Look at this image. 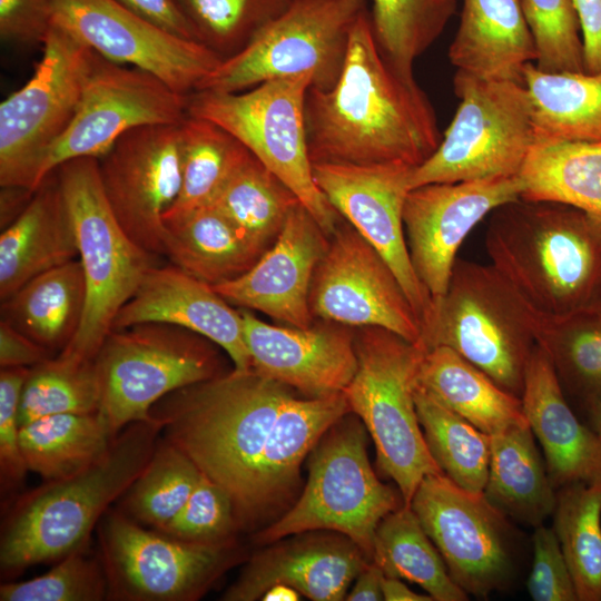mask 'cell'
I'll return each mask as SVG.
<instances>
[{
    "label": "cell",
    "mask_w": 601,
    "mask_h": 601,
    "mask_svg": "<svg viewBox=\"0 0 601 601\" xmlns=\"http://www.w3.org/2000/svg\"><path fill=\"white\" fill-rule=\"evenodd\" d=\"M355 349L357 368L345 397L373 439L381 470L410 506L422 480L442 473L427 449L415 405L425 349L380 327H366Z\"/></svg>",
    "instance_id": "ba28073f"
},
{
    "label": "cell",
    "mask_w": 601,
    "mask_h": 601,
    "mask_svg": "<svg viewBox=\"0 0 601 601\" xmlns=\"http://www.w3.org/2000/svg\"><path fill=\"white\" fill-rule=\"evenodd\" d=\"M160 435L154 417L131 423L88 467L20 494L1 526L2 575L12 578L87 549L93 529L142 472Z\"/></svg>",
    "instance_id": "277c9868"
},
{
    "label": "cell",
    "mask_w": 601,
    "mask_h": 601,
    "mask_svg": "<svg viewBox=\"0 0 601 601\" xmlns=\"http://www.w3.org/2000/svg\"><path fill=\"white\" fill-rule=\"evenodd\" d=\"M415 405L427 449L442 473L464 490L483 492L489 474L490 435L418 384Z\"/></svg>",
    "instance_id": "60d3db41"
},
{
    "label": "cell",
    "mask_w": 601,
    "mask_h": 601,
    "mask_svg": "<svg viewBox=\"0 0 601 601\" xmlns=\"http://www.w3.org/2000/svg\"><path fill=\"white\" fill-rule=\"evenodd\" d=\"M0 220L1 229L11 224L27 207L33 193L22 187H1Z\"/></svg>",
    "instance_id": "680465c9"
},
{
    "label": "cell",
    "mask_w": 601,
    "mask_h": 601,
    "mask_svg": "<svg viewBox=\"0 0 601 601\" xmlns=\"http://www.w3.org/2000/svg\"><path fill=\"white\" fill-rule=\"evenodd\" d=\"M237 525L228 493L204 473L178 514L161 531L190 542L220 543L230 539Z\"/></svg>",
    "instance_id": "681fc988"
},
{
    "label": "cell",
    "mask_w": 601,
    "mask_h": 601,
    "mask_svg": "<svg viewBox=\"0 0 601 601\" xmlns=\"http://www.w3.org/2000/svg\"><path fill=\"white\" fill-rule=\"evenodd\" d=\"M77 258L75 228L53 170L23 211L1 229V302L33 277Z\"/></svg>",
    "instance_id": "4316f807"
},
{
    "label": "cell",
    "mask_w": 601,
    "mask_h": 601,
    "mask_svg": "<svg viewBox=\"0 0 601 601\" xmlns=\"http://www.w3.org/2000/svg\"><path fill=\"white\" fill-rule=\"evenodd\" d=\"M130 11L184 39L198 41L197 33L178 0H116ZM201 43V42H200Z\"/></svg>",
    "instance_id": "db71d44e"
},
{
    "label": "cell",
    "mask_w": 601,
    "mask_h": 601,
    "mask_svg": "<svg viewBox=\"0 0 601 601\" xmlns=\"http://www.w3.org/2000/svg\"><path fill=\"white\" fill-rule=\"evenodd\" d=\"M383 598L386 601H432L426 593L421 594L411 590L398 578L385 577L383 581Z\"/></svg>",
    "instance_id": "91938a15"
},
{
    "label": "cell",
    "mask_w": 601,
    "mask_h": 601,
    "mask_svg": "<svg viewBox=\"0 0 601 601\" xmlns=\"http://www.w3.org/2000/svg\"><path fill=\"white\" fill-rule=\"evenodd\" d=\"M520 176L434 183L408 191L403 224L414 272L432 300L449 286L457 250L471 230L500 206L521 198Z\"/></svg>",
    "instance_id": "44dd1931"
},
{
    "label": "cell",
    "mask_w": 601,
    "mask_h": 601,
    "mask_svg": "<svg viewBox=\"0 0 601 601\" xmlns=\"http://www.w3.org/2000/svg\"><path fill=\"white\" fill-rule=\"evenodd\" d=\"M300 599V593L295 590L294 588L277 583L272 585L266 592L263 594L260 600L265 601H296Z\"/></svg>",
    "instance_id": "94428289"
},
{
    "label": "cell",
    "mask_w": 601,
    "mask_h": 601,
    "mask_svg": "<svg viewBox=\"0 0 601 601\" xmlns=\"http://www.w3.org/2000/svg\"><path fill=\"white\" fill-rule=\"evenodd\" d=\"M343 418L314 449L300 497L279 520L257 534L258 543L270 544L290 534L329 530L349 539L372 560L380 522L404 503L371 467L363 425Z\"/></svg>",
    "instance_id": "30bf717a"
},
{
    "label": "cell",
    "mask_w": 601,
    "mask_h": 601,
    "mask_svg": "<svg viewBox=\"0 0 601 601\" xmlns=\"http://www.w3.org/2000/svg\"><path fill=\"white\" fill-rule=\"evenodd\" d=\"M456 11V0H373L371 23L388 63L414 79V61L443 32Z\"/></svg>",
    "instance_id": "7bdbcfd3"
},
{
    "label": "cell",
    "mask_w": 601,
    "mask_h": 601,
    "mask_svg": "<svg viewBox=\"0 0 601 601\" xmlns=\"http://www.w3.org/2000/svg\"><path fill=\"white\" fill-rule=\"evenodd\" d=\"M53 26V0H0L1 39L43 45Z\"/></svg>",
    "instance_id": "f5cc1de1"
},
{
    "label": "cell",
    "mask_w": 601,
    "mask_h": 601,
    "mask_svg": "<svg viewBox=\"0 0 601 601\" xmlns=\"http://www.w3.org/2000/svg\"><path fill=\"white\" fill-rule=\"evenodd\" d=\"M86 303V279L77 258L33 277L2 300L1 319L53 355L76 336Z\"/></svg>",
    "instance_id": "f546056e"
},
{
    "label": "cell",
    "mask_w": 601,
    "mask_h": 601,
    "mask_svg": "<svg viewBox=\"0 0 601 601\" xmlns=\"http://www.w3.org/2000/svg\"><path fill=\"white\" fill-rule=\"evenodd\" d=\"M165 228V256L210 285L243 275L264 253L213 206L166 221Z\"/></svg>",
    "instance_id": "d6a6232c"
},
{
    "label": "cell",
    "mask_w": 601,
    "mask_h": 601,
    "mask_svg": "<svg viewBox=\"0 0 601 601\" xmlns=\"http://www.w3.org/2000/svg\"><path fill=\"white\" fill-rule=\"evenodd\" d=\"M305 121L313 164L417 167L442 140L426 93L385 59L367 11L352 30L336 83L327 90L308 89Z\"/></svg>",
    "instance_id": "6da1fadb"
},
{
    "label": "cell",
    "mask_w": 601,
    "mask_h": 601,
    "mask_svg": "<svg viewBox=\"0 0 601 601\" xmlns=\"http://www.w3.org/2000/svg\"><path fill=\"white\" fill-rule=\"evenodd\" d=\"M287 386L253 368L177 390L150 411L165 439L230 496L237 523L253 519L258 467Z\"/></svg>",
    "instance_id": "7a4b0ae2"
},
{
    "label": "cell",
    "mask_w": 601,
    "mask_h": 601,
    "mask_svg": "<svg viewBox=\"0 0 601 601\" xmlns=\"http://www.w3.org/2000/svg\"><path fill=\"white\" fill-rule=\"evenodd\" d=\"M535 339L588 410L601 402V297L565 314L535 315Z\"/></svg>",
    "instance_id": "d590c367"
},
{
    "label": "cell",
    "mask_w": 601,
    "mask_h": 601,
    "mask_svg": "<svg viewBox=\"0 0 601 601\" xmlns=\"http://www.w3.org/2000/svg\"><path fill=\"white\" fill-rule=\"evenodd\" d=\"M582 33L584 70L601 75V0H573Z\"/></svg>",
    "instance_id": "9f6ffc18"
},
{
    "label": "cell",
    "mask_w": 601,
    "mask_h": 601,
    "mask_svg": "<svg viewBox=\"0 0 601 601\" xmlns=\"http://www.w3.org/2000/svg\"><path fill=\"white\" fill-rule=\"evenodd\" d=\"M349 411L344 392L286 400L258 467L253 519L292 486L306 454Z\"/></svg>",
    "instance_id": "1f68e13d"
},
{
    "label": "cell",
    "mask_w": 601,
    "mask_h": 601,
    "mask_svg": "<svg viewBox=\"0 0 601 601\" xmlns=\"http://www.w3.org/2000/svg\"><path fill=\"white\" fill-rule=\"evenodd\" d=\"M98 164L104 194L124 230L146 252L165 255L164 215L181 185L180 124L132 128Z\"/></svg>",
    "instance_id": "ac0fdd59"
},
{
    "label": "cell",
    "mask_w": 601,
    "mask_h": 601,
    "mask_svg": "<svg viewBox=\"0 0 601 601\" xmlns=\"http://www.w3.org/2000/svg\"><path fill=\"white\" fill-rule=\"evenodd\" d=\"M55 171L75 228L87 286L82 323L60 353L95 359L118 312L157 265V256L139 247L117 220L101 187L98 158L70 159Z\"/></svg>",
    "instance_id": "52a82bcc"
},
{
    "label": "cell",
    "mask_w": 601,
    "mask_h": 601,
    "mask_svg": "<svg viewBox=\"0 0 601 601\" xmlns=\"http://www.w3.org/2000/svg\"><path fill=\"white\" fill-rule=\"evenodd\" d=\"M521 401L554 487L601 482V436L575 416L552 363L538 344L526 366Z\"/></svg>",
    "instance_id": "484cf974"
},
{
    "label": "cell",
    "mask_w": 601,
    "mask_h": 601,
    "mask_svg": "<svg viewBox=\"0 0 601 601\" xmlns=\"http://www.w3.org/2000/svg\"><path fill=\"white\" fill-rule=\"evenodd\" d=\"M180 135L181 185L164 225L210 205L247 149L217 125L188 115L180 122Z\"/></svg>",
    "instance_id": "ab89813d"
},
{
    "label": "cell",
    "mask_w": 601,
    "mask_h": 601,
    "mask_svg": "<svg viewBox=\"0 0 601 601\" xmlns=\"http://www.w3.org/2000/svg\"><path fill=\"white\" fill-rule=\"evenodd\" d=\"M252 368L308 397L342 393L353 380L357 355L342 329L279 327L240 311Z\"/></svg>",
    "instance_id": "cb8c5ba5"
},
{
    "label": "cell",
    "mask_w": 601,
    "mask_h": 601,
    "mask_svg": "<svg viewBox=\"0 0 601 601\" xmlns=\"http://www.w3.org/2000/svg\"><path fill=\"white\" fill-rule=\"evenodd\" d=\"M591 428L601 436V402L589 410Z\"/></svg>",
    "instance_id": "6125c7cd"
},
{
    "label": "cell",
    "mask_w": 601,
    "mask_h": 601,
    "mask_svg": "<svg viewBox=\"0 0 601 601\" xmlns=\"http://www.w3.org/2000/svg\"><path fill=\"white\" fill-rule=\"evenodd\" d=\"M414 168L402 162L313 164L318 188L336 211L384 257L423 327L433 300L412 266L403 224V208Z\"/></svg>",
    "instance_id": "ffe728a7"
},
{
    "label": "cell",
    "mask_w": 601,
    "mask_h": 601,
    "mask_svg": "<svg viewBox=\"0 0 601 601\" xmlns=\"http://www.w3.org/2000/svg\"><path fill=\"white\" fill-rule=\"evenodd\" d=\"M200 335L166 323L111 329L95 358L100 412L115 435L150 420L166 395L217 377L218 359Z\"/></svg>",
    "instance_id": "7c38bea8"
},
{
    "label": "cell",
    "mask_w": 601,
    "mask_h": 601,
    "mask_svg": "<svg viewBox=\"0 0 601 601\" xmlns=\"http://www.w3.org/2000/svg\"><path fill=\"white\" fill-rule=\"evenodd\" d=\"M327 246L326 233L299 203L247 272L213 287L231 305L259 311L293 327H311V286Z\"/></svg>",
    "instance_id": "7402d4cb"
},
{
    "label": "cell",
    "mask_w": 601,
    "mask_h": 601,
    "mask_svg": "<svg viewBox=\"0 0 601 601\" xmlns=\"http://www.w3.org/2000/svg\"><path fill=\"white\" fill-rule=\"evenodd\" d=\"M521 1L538 51L536 68L546 72H585L573 0Z\"/></svg>",
    "instance_id": "c3c4849f"
},
{
    "label": "cell",
    "mask_w": 601,
    "mask_h": 601,
    "mask_svg": "<svg viewBox=\"0 0 601 601\" xmlns=\"http://www.w3.org/2000/svg\"><path fill=\"white\" fill-rule=\"evenodd\" d=\"M100 411L95 359L57 354L30 368L20 407V426L43 416Z\"/></svg>",
    "instance_id": "f6af8a7d"
},
{
    "label": "cell",
    "mask_w": 601,
    "mask_h": 601,
    "mask_svg": "<svg viewBox=\"0 0 601 601\" xmlns=\"http://www.w3.org/2000/svg\"><path fill=\"white\" fill-rule=\"evenodd\" d=\"M535 315L492 265L457 258L445 294L433 302L421 347L446 346L521 397L536 346Z\"/></svg>",
    "instance_id": "5b68a950"
},
{
    "label": "cell",
    "mask_w": 601,
    "mask_h": 601,
    "mask_svg": "<svg viewBox=\"0 0 601 601\" xmlns=\"http://www.w3.org/2000/svg\"><path fill=\"white\" fill-rule=\"evenodd\" d=\"M367 560L347 538L278 544L255 554L223 600H260L272 585L283 583L314 601H339Z\"/></svg>",
    "instance_id": "d4e9b609"
},
{
    "label": "cell",
    "mask_w": 601,
    "mask_h": 601,
    "mask_svg": "<svg viewBox=\"0 0 601 601\" xmlns=\"http://www.w3.org/2000/svg\"><path fill=\"white\" fill-rule=\"evenodd\" d=\"M449 58L475 77L523 85L524 66L536 61L538 51L522 1L464 0Z\"/></svg>",
    "instance_id": "83f0119b"
},
{
    "label": "cell",
    "mask_w": 601,
    "mask_h": 601,
    "mask_svg": "<svg viewBox=\"0 0 601 601\" xmlns=\"http://www.w3.org/2000/svg\"><path fill=\"white\" fill-rule=\"evenodd\" d=\"M372 561L385 577L416 583L435 601L469 600L411 506L403 504L380 522Z\"/></svg>",
    "instance_id": "74e56055"
},
{
    "label": "cell",
    "mask_w": 601,
    "mask_h": 601,
    "mask_svg": "<svg viewBox=\"0 0 601 601\" xmlns=\"http://www.w3.org/2000/svg\"><path fill=\"white\" fill-rule=\"evenodd\" d=\"M187 99L152 73L96 53L75 116L42 161L38 187L70 159L100 158L132 128L180 124Z\"/></svg>",
    "instance_id": "2e32d148"
},
{
    "label": "cell",
    "mask_w": 601,
    "mask_h": 601,
    "mask_svg": "<svg viewBox=\"0 0 601 601\" xmlns=\"http://www.w3.org/2000/svg\"><path fill=\"white\" fill-rule=\"evenodd\" d=\"M552 516L578 600L601 601V482L559 487Z\"/></svg>",
    "instance_id": "b9f144b4"
},
{
    "label": "cell",
    "mask_w": 601,
    "mask_h": 601,
    "mask_svg": "<svg viewBox=\"0 0 601 601\" xmlns=\"http://www.w3.org/2000/svg\"><path fill=\"white\" fill-rule=\"evenodd\" d=\"M117 435L100 411L56 414L20 426V446L28 471L51 481L95 463Z\"/></svg>",
    "instance_id": "e575fe53"
},
{
    "label": "cell",
    "mask_w": 601,
    "mask_h": 601,
    "mask_svg": "<svg viewBox=\"0 0 601 601\" xmlns=\"http://www.w3.org/2000/svg\"><path fill=\"white\" fill-rule=\"evenodd\" d=\"M417 384L487 435L528 423L521 397L446 346L425 351Z\"/></svg>",
    "instance_id": "4dcf8cb0"
},
{
    "label": "cell",
    "mask_w": 601,
    "mask_h": 601,
    "mask_svg": "<svg viewBox=\"0 0 601 601\" xmlns=\"http://www.w3.org/2000/svg\"><path fill=\"white\" fill-rule=\"evenodd\" d=\"M53 355L31 338L0 321V365L4 367H33Z\"/></svg>",
    "instance_id": "11a10c76"
},
{
    "label": "cell",
    "mask_w": 601,
    "mask_h": 601,
    "mask_svg": "<svg viewBox=\"0 0 601 601\" xmlns=\"http://www.w3.org/2000/svg\"><path fill=\"white\" fill-rule=\"evenodd\" d=\"M366 11V0H292L240 51L223 59L198 90L238 92L304 73L312 76V88L331 89Z\"/></svg>",
    "instance_id": "8fae6325"
},
{
    "label": "cell",
    "mask_w": 601,
    "mask_h": 601,
    "mask_svg": "<svg viewBox=\"0 0 601 601\" xmlns=\"http://www.w3.org/2000/svg\"><path fill=\"white\" fill-rule=\"evenodd\" d=\"M53 23L99 56L148 71L183 95L198 90L223 60L116 0H53Z\"/></svg>",
    "instance_id": "e0dca14e"
},
{
    "label": "cell",
    "mask_w": 601,
    "mask_h": 601,
    "mask_svg": "<svg viewBox=\"0 0 601 601\" xmlns=\"http://www.w3.org/2000/svg\"><path fill=\"white\" fill-rule=\"evenodd\" d=\"M96 52L53 23L32 77L0 104V186L35 191L50 147L71 122Z\"/></svg>",
    "instance_id": "4fadbf2b"
},
{
    "label": "cell",
    "mask_w": 601,
    "mask_h": 601,
    "mask_svg": "<svg viewBox=\"0 0 601 601\" xmlns=\"http://www.w3.org/2000/svg\"><path fill=\"white\" fill-rule=\"evenodd\" d=\"M519 176L522 198L565 203L601 220V141H536Z\"/></svg>",
    "instance_id": "8d00e7d4"
},
{
    "label": "cell",
    "mask_w": 601,
    "mask_h": 601,
    "mask_svg": "<svg viewBox=\"0 0 601 601\" xmlns=\"http://www.w3.org/2000/svg\"><path fill=\"white\" fill-rule=\"evenodd\" d=\"M534 601H575L574 582L553 528H534L532 563L526 581Z\"/></svg>",
    "instance_id": "816d5d0a"
},
{
    "label": "cell",
    "mask_w": 601,
    "mask_h": 601,
    "mask_svg": "<svg viewBox=\"0 0 601 601\" xmlns=\"http://www.w3.org/2000/svg\"><path fill=\"white\" fill-rule=\"evenodd\" d=\"M200 474L184 451L160 437L149 462L121 496L118 509L145 526L161 530L185 505Z\"/></svg>",
    "instance_id": "ee69618b"
},
{
    "label": "cell",
    "mask_w": 601,
    "mask_h": 601,
    "mask_svg": "<svg viewBox=\"0 0 601 601\" xmlns=\"http://www.w3.org/2000/svg\"><path fill=\"white\" fill-rule=\"evenodd\" d=\"M385 574L382 569L372 561L359 572L355 583L347 592L345 600L348 601H380L383 598V581Z\"/></svg>",
    "instance_id": "6f0895ef"
},
{
    "label": "cell",
    "mask_w": 601,
    "mask_h": 601,
    "mask_svg": "<svg viewBox=\"0 0 601 601\" xmlns=\"http://www.w3.org/2000/svg\"><path fill=\"white\" fill-rule=\"evenodd\" d=\"M97 528L107 600H195L231 561L229 541L176 539L147 529L118 508H110Z\"/></svg>",
    "instance_id": "5bb4252c"
},
{
    "label": "cell",
    "mask_w": 601,
    "mask_h": 601,
    "mask_svg": "<svg viewBox=\"0 0 601 601\" xmlns=\"http://www.w3.org/2000/svg\"><path fill=\"white\" fill-rule=\"evenodd\" d=\"M312 81L304 73L267 80L246 91L196 90L188 95L187 115L236 138L332 235L341 215L318 188L308 152L305 101Z\"/></svg>",
    "instance_id": "8992f818"
},
{
    "label": "cell",
    "mask_w": 601,
    "mask_h": 601,
    "mask_svg": "<svg viewBox=\"0 0 601 601\" xmlns=\"http://www.w3.org/2000/svg\"><path fill=\"white\" fill-rule=\"evenodd\" d=\"M108 598V582L99 554L87 549L68 554L47 573L27 581H7L0 587L1 601H101Z\"/></svg>",
    "instance_id": "7dc6e473"
},
{
    "label": "cell",
    "mask_w": 601,
    "mask_h": 601,
    "mask_svg": "<svg viewBox=\"0 0 601 601\" xmlns=\"http://www.w3.org/2000/svg\"><path fill=\"white\" fill-rule=\"evenodd\" d=\"M491 265L538 314L569 313L601 297V220L572 205L519 198L492 211Z\"/></svg>",
    "instance_id": "3957f363"
},
{
    "label": "cell",
    "mask_w": 601,
    "mask_h": 601,
    "mask_svg": "<svg viewBox=\"0 0 601 601\" xmlns=\"http://www.w3.org/2000/svg\"><path fill=\"white\" fill-rule=\"evenodd\" d=\"M485 497L508 518L538 526L552 516L556 489L552 484L529 423L490 435Z\"/></svg>",
    "instance_id": "f1b7e54d"
},
{
    "label": "cell",
    "mask_w": 601,
    "mask_h": 601,
    "mask_svg": "<svg viewBox=\"0 0 601 601\" xmlns=\"http://www.w3.org/2000/svg\"><path fill=\"white\" fill-rule=\"evenodd\" d=\"M455 116L436 150L410 178V188L520 175L536 142L524 85L457 70Z\"/></svg>",
    "instance_id": "9c48e42d"
},
{
    "label": "cell",
    "mask_w": 601,
    "mask_h": 601,
    "mask_svg": "<svg viewBox=\"0 0 601 601\" xmlns=\"http://www.w3.org/2000/svg\"><path fill=\"white\" fill-rule=\"evenodd\" d=\"M334 235L314 273L312 314L384 328L421 346L422 322L384 257L353 227Z\"/></svg>",
    "instance_id": "d6986e66"
},
{
    "label": "cell",
    "mask_w": 601,
    "mask_h": 601,
    "mask_svg": "<svg viewBox=\"0 0 601 601\" xmlns=\"http://www.w3.org/2000/svg\"><path fill=\"white\" fill-rule=\"evenodd\" d=\"M297 204L293 191L246 149L208 206L265 252Z\"/></svg>",
    "instance_id": "f35d334b"
},
{
    "label": "cell",
    "mask_w": 601,
    "mask_h": 601,
    "mask_svg": "<svg viewBox=\"0 0 601 601\" xmlns=\"http://www.w3.org/2000/svg\"><path fill=\"white\" fill-rule=\"evenodd\" d=\"M199 42L226 59L240 51L292 0H178Z\"/></svg>",
    "instance_id": "bcb514c9"
},
{
    "label": "cell",
    "mask_w": 601,
    "mask_h": 601,
    "mask_svg": "<svg viewBox=\"0 0 601 601\" xmlns=\"http://www.w3.org/2000/svg\"><path fill=\"white\" fill-rule=\"evenodd\" d=\"M213 285L171 264L155 265L118 312L111 329L166 323L191 331L223 348L236 371L252 370L240 311Z\"/></svg>",
    "instance_id": "603a6c76"
},
{
    "label": "cell",
    "mask_w": 601,
    "mask_h": 601,
    "mask_svg": "<svg viewBox=\"0 0 601 601\" xmlns=\"http://www.w3.org/2000/svg\"><path fill=\"white\" fill-rule=\"evenodd\" d=\"M30 368L0 372V480L6 493L20 487L28 471L20 446L19 407Z\"/></svg>",
    "instance_id": "f907efd6"
},
{
    "label": "cell",
    "mask_w": 601,
    "mask_h": 601,
    "mask_svg": "<svg viewBox=\"0 0 601 601\" xmlns=\"http://www.w3.org/2000/svg\"><path fill=\"white\" fill-rule=\"evenodd\" d=\"M410 506L469 595L486 599L514 578V530L483 492L462 489L443 473L425 476Z\"/></svg>",
    "instance_id": "9a60e30c"
},
{
    "label": "cell",
    "mask_w": 601,
    "mask_h": 601,
    "mask_svg": "<svg viewBox=\"0 0 601 601\" xmlns=\"http://www.w3.org/2000/svg\"><path fill=\"white\" fill-rule=\"evenodd\" d=\"M536 141H601V75L523 69Z\"/></svg>",
    "instance_id": "836d02e7"
}]
</instances>
